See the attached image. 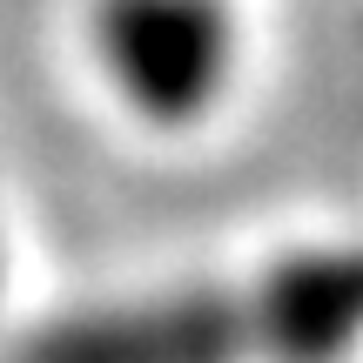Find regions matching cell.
I'll return each mask as SVG.
<instances>
[]
</instances>
